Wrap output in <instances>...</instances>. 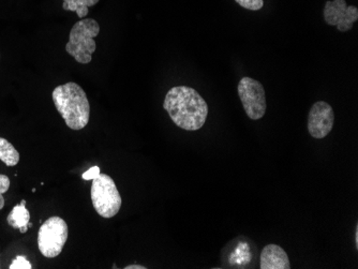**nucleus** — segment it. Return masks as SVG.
I'll use <instances>...</instances> for the list:
<instances>
[{"instance_id": "f257e3e1", "label": "nucleus", "mask_w": 358, "mask_h": 269, "mask_svg": "<svg viewBox=\"0 0 358 269\" xmlns=\"http://www.w3.org/2000/svg\"><path fill=\"white\" fill-rule=\"evenodd\" d=\"M163 108L172 121L187 131L200 130L208 116L206 101L192 87H172L164 99Z\"/></svg>"}, {"instance_id": "f03ea898", "label": "nucleus", "mask_w": 358, "mask_h": 269, "mask_svg": "<svg viewBox=\"0 0 358 269\" xmlns=\"http://www.w3.org/2000/svg\"><path fill=\"white\" fill-rule=\"evenodd\" d=\"M56 110L71 130H82L88 125L90 104L84 89L77 83L59 85L52 92Z\"/></svg>"}, {"instance_id": "7ed1b4c3", "label": "nucleus", "mask_w": 358, "mask_h": 269, "mask_svg": "<svg viewBox=\"0 0 358 269\" xmlns=\"http://www.w3.org/2000/svg\"><path fill=\"white\" fill-rule=\"evenodd\" d=\"M100 32V26L94 19H82L71 29L69 42L66 46V51L72 56L75 61L82 65H87L92 59V54L96 52L97 44L95 38Z\"/></svg>"}, {"instance_id": "20e7f679", "label": "nucleus", "mask_w": 358, "mask_h": 269, "mask_svg": "<svg viewBox=\"0 0 358 269\" xmlns=\"http://www.w3.org/2000/svg\"><path fill=\"white\" fill-rule=\"evenodd\" d=\"M90 195L96 212L102 218H113L121 210L123 200L111 176L100 173L92 179Z\"/></svg>"}, {"instance_id": "39448f33", "label": "nucleus", "mask_w": 358, "mask_h": 269, "mask_svg": "<svg viewBox=\"0 0 358 269\" xmlns=\"http://www.w3.org/2000/svg\"><path fill=\"white\" fill-rule=\"evenodd\" d=\"M69 236L67 222L61 217L48 218L38 232L39 250L43 257L54 259L63 251Z\"/></svg>"}, {"instance_id": "423d86ee", "label": "nucleus", "mask_w": 358, "mask_h": 269, "mask_svg": "<svg viewBox=\"0 0 358 269\" xmlns=\"http://www.w3.org/2000/svg\"><path fill=\"white\" fill-rule=\"evenodd\" d=\"M237 92L248 117L252 121L261 119L267 108L263 85L252 77H243L238 83Z\"/></svg>"}, {"instance_id": "0eeeda50", "label": "nucleus", "mask_w": 358, "mask_h": 269, "mask_svg": "<svg viewBox=\"0 0 358 269\" xmlns=\"http://www.w3.org/2000/svg\"><path fill=\"white\" fill-rule=\"evenodd\" d=\"M324 19L330 26H336L340 32H346L353 28L358 19V9L355 6L346 5V0L326 1L324 8Z\"/></svg>"}, {"instance_id": "6e6552de", "label": "nucleus", "mask_w": 358, "mask_h": 269, "mask_svg": "<svg viewBox=\"0 0 358 269\" xmlns=\"http://www.w3.org/2000/svg\"><path fill=\"white\" fill-rule=\"evenodd\" d=\"M335 113L332 106L325 101L315 102L308 115V131L313 139H322L332 132Z\"/></svg>"}, {"instance_id": "1a4fd4ad", "label": "nucleus", "mask_w": 358, "mask_h": 269, "mask_svg": "<svg viewBox=\"0 0 358 269\" xmlns=\"http://www.w3.org/2000/svg\"><path fill=\"white\" fill-rule=\"evenodd\" d=\"M261 269H290L291 262L286 250L280 246L270 243L265 246L260 257Z\"/></svg>"}, {"instance_id": "9d476101", "label": "nucleus", "mask_w": 358, "mask_h": 269, "mask_svg": "<svg viewBox=\"0 0 358 269\" xmlns=\"http://www.w3.org/2000/svg\"><path fill=\"white\" fill-rule=\"evenodd\" d=\"M7 221L11 228L19 230L21 233L28 231V223L30 221V214L26 208V201L23 200L19 205H15L12 210L8 215Z\"/></svg>"}, {"instance_id": "9b49d317", "label": "nucleus", "mask_w": 358, "mask_h": 269, "mask_svg": "<svg viewBox=\"0 0 358 269\" xmlns=\"http://www.w3.org/2000/svg\"><path fill=\"white\" fill-rule=\"evenodd\" d=\"M19 152L7 139L0 137V160L8 166H17L19 162Z\"/></svg>"}, {"instance_id": "f8f14e48", "label": "nucleus", "mask_w": 358, "mask_h": 269, "mask_svg": "<svg viewBox=\"0 0 358 269\" xmlns=\"http://www.w3.org/2000/svg\"><path fill=\"white\" fill-rule=\"evenodd\" d=\"M99 0H63V8L66 11H72L79 19H84L88 14V8L94 7Z\"/></svg>"}, {"instance_id": "ddd939ff", "label": "nucleus", "mask_w": 358, "mask_h": 269, "mask_svg": "<svg viewBox=\"0 0 358 269\" xmlns=\"http://www.w3.org/2000/svg\"><path fill=\"white\" fill-rule=\"evenodd\" d=\"M236 3L250 11H259L264 7V0H235Z\"/></svg>"}, {"instance_id": "4468645a", "label": "nucleus", "mask_w": 358, "mask_h": 269, "mask_svg": "<svg viewBox=\"0 0 358 269\" xmlns=\"http://www.w3.org/2000/svg\"><path fill=\"white\" fill-rule=\"evenodd\" d=\"M10 188V179L7 175L0 174V210L5 206V199L3 193L7 192Z\"/></svg>"}, {"instance_id": "2eb2a0df", "label": "nucleus", "mask_w": 358, "mask_h": 269, "mask_svg": "<svg viewBox=\"0 0 358 269\" xmlns=\"http://www.w3.org/2000/svg\"><path fill=\"white\" fill-rule=\"evenodd\" d=\"M10 269H32V266L27 260L26 257H23V255H19V257H15L13 262L11 263V265L9 266Z\"/></svg>"}, {"instance_id": "dca6fc26", "label": "nucleus", "mask_w": 358, "mask_h": 269, "mask_svg": "<svg viewBox=\"0 0 358 269\" xmlns=\"http://www.w3.org/2000/svg\"><path fill=\"white\" fill-rule=\"evenodd\" d=\"M101 171H100V168L99 166H95L92 168H89L88 171L85 172L82 175L83 179L84 181H92L97 176L100 175Z\"/></svg>"}, {"instance_id": "f3484780", "label": "nucleus", "mask_w": 358, "mask_h": 269, "mask_svg": "<svg viewBox=\"0 0 358 269\" xmlns=\"http://www.w3.org/2000/svg\"><path fill=\"white\" fill-rule=\"evenodd\" d=\"M125 269H147V267L142 266V265H129L125 267Z\"/></svg>"}, {"instance_id": "a211bd4d", "label": "nucleus", "mask_w": 358, "mask_h": 269, "mask_svg": "<svg viewBox=\"0 0 358 269\" xmlns=\"http://www.w3.org/2000/svg\"><path fill=\"white\" fill-rule=\"evenodd\" d=\"M355 241H356V246H358V226H356Z\"/></svg>"}]
</instances>
